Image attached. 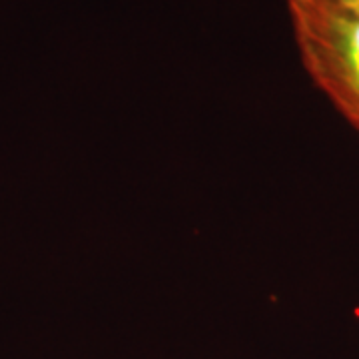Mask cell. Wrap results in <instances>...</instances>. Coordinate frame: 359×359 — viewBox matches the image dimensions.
<instances>
[{"mask_svg":"<svg viewBox=\"0 0 359 359\" xmlns=\"http://www.w3.org/2000/svg\"><path fill=\"white\" fill-rule=\"evenodd\" d=\"M335 2H339V4H344V6H349V8H353V11H359V0H335Z\"/></svg>","mask_w":359,"mask_h":359,"instance_id":"obj_2","label":"cell"},{"mask_svg":"<svg viewBox=\"0 0 359 359\" xmlns=\"http://www.w3.org/2000/svg\"><path fill=\"white\" fill-rule=\"evenodd\" d=\"M304 65L359 128V11L335 0H290Z\"/></svg>","mask_w":359,"mask_h":359,"instance_id":"obj_1","label":"cell"}]
</instances>
